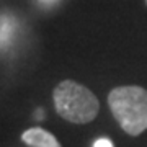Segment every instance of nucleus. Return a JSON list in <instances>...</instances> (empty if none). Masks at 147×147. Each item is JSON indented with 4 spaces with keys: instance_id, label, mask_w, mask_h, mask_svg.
I'll list each match as a JSON object with an SVG mask.
<instances>
[{
    "instance_id": "6",
    "label": "nucleus",
    "mask_w": 147,
    "mask_h": 147,
    "mask_svg": "<svg viewBox=\"0 0 147 147\" xmlns=\"http://www.w3.org/2000/svg\"><path fill=\"white\" fill-rule=\"evenodd\" d=\"M44 118V111L42 110H38L36 111V119H42Z\"/></svg>"
},
{
    "instance_id": "5",
    "label": "nucleus",
    "mask_w": 147,
    "mask_h": 147,
    "mask_svg": "<svg viewBox=\"0 0 147 147\" xmlns=\"http://www.w3.org/2000/svg\"><path fill=\"white\" fill-rule=\"evenodd\" d=\"M93 147H113V142L110 139H105V137H101L98 141L93 144Z\"/></svg>"
},
{
    "instance_id": "3",
    "label": "nucleus",
    "mask_w": 147,
    "mask_h": 147,
    "mask_svg": "<svg viewBox=\"0 0 147 147\" xmlns=\"http://www.w3.org/2000/svg\"><path fill=\"white\" fill-rule=\"evenodd\" d=\"M21 139L25 144L33 147H61L57 139L51 132L44 131L41 127H31L21 134Z\"/></svg>"
},
{
    "instance_id": "4",
    "label": "nucleus",
    "mask_w": 147,
    "mask_h": 147,
    "mask_svg": "<svg viewBox=\"0 0 147 147\" xmlns=\"http://www.w3.org/2000/svg\"><path fill=\"white\" fill-rule=\"evenodd\" d=\"M11 30H13L11 23H8V21H3V23H0V42L7 41V39L11 36Z\"/></svg>"
},
{
    "instance_id": "7",
    "label": "nucleus",
    "mask_w": 147,
    "mask_h": 147,
    "mask_svg": "<svg viewBox=\"0 0 147 147\" xmlns=\"http://www.w3.org/2000/svg\"><path fill=\"white\" fill-rule=\"evenodd\" d=\"M146 5H147V0H146Z\"/></svg>"
},
{
    "instance_id": "2",
    "label": "nucleus",
    "mask_w": 147,
    "mask_h": 147,
    "mask_svg": "<svg viewBox=\"0 0 147 147\" xmlns=\"http://www.w3.org/2000/svg\"><path fill=\"white\" fill-rule=\"evenodd\" d=\"M54 105L64 119L85 124L98 115L100 103L87 87L74 80H64L54 90Z\"/></svg>"
},
{
    "instance_id": "1",
    "label": "nucleus",
    "mask_w": 147,
    "mask_h": 147,
    "mask_svg": "<svg viewBox=\"0 0 147 147\" xmlns=\"http://www.w3.org/2000/svg\"><path fill=\"white\" fill-rule=\"evenodd\" d=\"M108 105L119 126L131 136L147 129V90L142 87H118L108 95Z\"/></svg>"
}]
</instances>
